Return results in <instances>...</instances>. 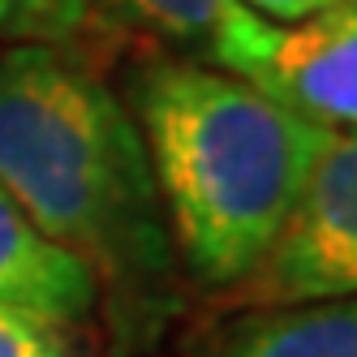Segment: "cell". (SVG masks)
<instances>
[{
    "instance_id": "9c48e42d",
    "label": "cell",
    "mask_w": 357,
    "mask_h": 357,
    "mask_svg": "<svg viewBox=\"0 0 357 357\" xmlns=\"http://www.w3.org/2000/svg\"><path fill=\"white\" fill-rule=\"evenodd\" d=\"M91 0H0V35L13 43L65 47L86 26Z\"/></svg>"
},
{
    "instance_id": "8992f818",
    "label": "cell",
    "mask_w": 357,
    "mask_h": 357,
    "mask_svg": "<svg viewBox=\"0 0 357 357\" xmlns=\"http://www.w3.org/2000/svg\"><path fill=\"white\" fill-rule=\"evenodd\" d=\"M0 305H22L65 323H82L99 310L91 271L47 241L5 190H0Z\"/></svg>"
},
{
    "instance_id": "30bf717a",
    "label": "cell",
    "mask_w": 357,
    "mask_h": 357,
    "mask_svg": "<svg viewBox=\"0 0 357 357\" xmlns=\"http://www.w3.org/2000/svg\"><path fill=\"white\" fill-rule=\"evenodd\" d=\"M241 5H250L254 13H263L271 22H297V17H310L327 5H336V0H241Z\"/></svg>"
},
{
    "instance_id": "277c9868",
    "label": "cell",
    "mask_w": 357,
    "mask_h": 357,
    "mask_svg": "<svg viewBox=\"0 0 357 357\" xmlns=\"http://www.w3.org/2000/svg\"><path fill=\"white\" fill-rule=\"evenodd\" d=\"M357 297V134L331 130L293 215L224 310Z\"/></svg>"
},
{
    "instance_id": "ba28073f",
    "label": "cell",
    "mask_w": 357,
    "mask_h": 357,
    "mask_svg": "<svg viewBox=\"0 0 357 357\" xmlns=\"http://www.w3.org/2000/svg\"><path fill=\"white\" fill-rule=\"evenodd\" d=\"M0 357H91L78 323L0 305Z\"/></svg>"
},
{
    "instance_id": "5b68a950",
    "label": "cell",
    "mask_w": 357,
    "mask_h": 357,
    "mask_svg": "<svg viewBox=\"0 0 357 357\" xmlns=\"http://www.w3.org/2000/svg\"><path fill=\"white\" fill-rule=\"evenodd\" d=\"M181 357H357V297L215 314L185 331Z\"/></svg>"
},
{
    "instance_id": "52a82bcc",
    "label": "cell",
    "mask_w": 357,
    "mask_h": 357,
    "mask_svg": "<svg viewBox=\"0 0 357 357\" xmlns=\"http://www.w3.org/2000/svg\"><path fill=\"white\" fill-rule=\"evenodd\" d=\"M99 13L168 47V56L211 65L215 43L241 0H95Z\"/></svg>"
},
{
    "instance_id": "3957f363",
    "label": "cell",
    "mask_w": 357,
    "mask_h": 357,
    "mask_svg": "<svg viewBox=\"0 0 357 357\" xmlns=\"http://www.w3.org/2000/svg\"><path fill=\"white\" fill-rule=\"evenodd\" d=\"M211 65L323 130L357 134V0L271 22L237 5Z\"/></svg>"
},
{
    "instance_id": "6da1fadb",
    "label": "cell",
    "mask_w": 357,
    "mask_h": 357,
    "mask_svg": "<svg viewBox=\"0 0 357 357\" xmlns=\"http://www.w3.org/2000/svg\"><path fill=\"white\" fill-rule=\"evenodd\" d=\"M0 190L95 280L121 357L181 314V263L134 112L52 43L0 56Z\"/></svg>"
},
{
    "instance_id": "7a4b0ae2",
    "label": "cell",
    "mask_w": 357,
    "mask_h": 357,
    "mask_svg": "<svg viewBox=\"0 0 357 357\" xmlns=\"http://www.w3.org/2000/svg\"><path fill=\"white\" fill-rule=\"evenodd\" d=\"M176 263L202 293H233L263 263L331 130L215 65L155 52L130 99Z\"/></svg>"
}]
</instances>
